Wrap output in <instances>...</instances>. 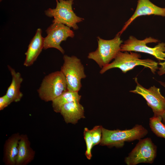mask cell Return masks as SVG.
<instances>
[{"label":"cell","instance_id":"6da1fadb","mask_svg":"<svg viewBox=\"0 0 165 165\" xmlns=\"http://www.w3.org/2000/svg\"><path fill=\"white\" fill-rule=\"evenodd\" d=\"M141 54L137 53L120 51L112 63L101 68L100 73L103 74L110 69L117 68L125 73L135 67L140 65L150 69L155 74L159 68L158 63L151 59H141Z\"/></svg>","mask_w":165,"mask_h":165},{"label":"cell","instance_id":"7a4b0ae2","mask_svg":"<svg viewBox=\"0 0 165 165\" xmlns=\"http://www.w3.org/2000/svg\"><path fill=\"white\" fill-rule=\"evenodd\" d=\"M148 133L146 129L139 125H136L132 129L124 130H110L102 127L100 144L103 146L121 147L125 142L140 140Z\"/></svg>","mask_w":165,"mask_h":165},{"label":"cell","instance_id":"3957f363","mask_svg":"<svg viewBox=\"0 0 165 165\" xmlns=\"http://www.w3.org/2000/svg\"><path fill=\"white\" fill-rule=\"evenodd\" d=\"M97 39V48L95 51L90 53L87 57L95 61L101 68L114 59L120 51L123 41L118 34L111 40L104 39L99 37Z\"/></svg>","mask_w":165,"mask_h":165},{"label":"cell","instance_id":"277c9868","mask_svg":"<svg viewBox=\"0 0 165 165\" xmlns=\"http://www.w3.org/2000/svg\"><path fill=\"white\" fill-rule=\"evenodd\" d=\"M67 90L65 78L60 70L46 76L37 91L42 100L48 102L53 101Z\"/></svg>","mask_w":165,"mask_h":165},{"label":"cell","instance_id":"5b68a950","mask_svg":"<svg viewBox=\"0 0 165 165\" xmlns=\"http://www.w3.org/2000/svg\"><path fill=\"white\" fill-rule=\"evenodd\" d=\"M63 58L64 63L60 71L65 78L67 90L78 92L82 86V79L86 77L84 67L80 60L75 56L65 55Z\"/></svg>","mask_w":165,"mask_h":165},{"label":"cell","instance_id":"8992f818","mask_svg":"<svg viewBox=\"0 0 165 165\" xmlns=\"http://www.w3.org/2000/svg\"><path fill=\"white\" fill-rule=\"evenodd\" d=\"M74 0H56L55 8H49L45 11V14L49 17H53V23H61L74 30H77V23L84 19L77 16L73 12L72 5Z\"/></svg>","mask_w":165,"mask_h":165},{"label":"cell","instance_id":"52a82bcc","mask_svg":"<svg viewBox=\"0 0 165 165\" xmlns=\"http://www.w3.org/2000/svg\"><path fill=\"white\" fill-rule=\"evenodd\" d=\"M159 42L158 39L151 37L140 40L134 36H130L121 45L120 51L144 53L153 56L159 61H164L165 59V43H159L152 48L147 45L148 43Z\"/></svg>","mask_w":165,"mask_h":165},{"label":"cell","instance_id":"ba28073f","mask_svg":"<svg viewBox=\"0 0 165 165\" xmlns=\"http://www.w3.org/2000/svg\"><path fill=\"white\" fill-rule=\"evenodd\" d=\"M156 154V147L151 139L140 140L134 148L126 157L127 165H135L141 163H152Z\"/></svg>","mask_w":165,"mask_h":165},{"label":"cell","instance_id":"9c48e42d","mask_svg":"<svg viewBox=\"0 0 165 165\" xmlns=\"http://www.w3.org/2000/svg\"><path fill=\"white\" fill-rule=\"evenodd\" d=\"M134 79L137 86L135 89L130 92L141 96L152 109L154 116H161L163 119L165 113V98L161 95L160 89L154 86L146 89L138 82L137 78Z\"/></svg>","mask_w":165,"mask_h":165},{"label":"cell","instance_id":"30bf717a","mask_svg":"<svg viewBox=\"0 0 165 165\" xmlns=\"http://www.w3.org/2000/svg\"><path fill=\"white\" fill-rule=\"evenodd\" d=\"M53 23L46 31L47 35L44 38L43 49L54 48L64 54V51L60 44L68 37L73 38L74 32L70 28L64 24Z\"/></svg>","mask_w":165,"mask_h":165},{"label":"cell","instance_id":"8fae6325","mask_svg":"<svg viewBox=\"0 0 165 165\" xmlns=\"http://www.w3.org/2000/svg\"><path fill=\"white\" fill-rule=\"evenodd\" d=\"M151 15L165 17V8L159 7L149 0H138L135 12L125 23L121 30L118 34L120 36L128 26L138 17Z\"/></svg>","mask_w":165,"mask_h":165},{"label":"cell","instance_id":"7c38bea8","mask_svg":"<svg viewBox=\"0 0 165 165\" xmlns=\"http://www.w3.org/2000/svg\"><path fill=\"white\" fill-rule=\"evenodd\" d=\"M42 33L41 29H37L29 43L25 53L26 58L24 65L26 67H29L33 64L43 49L44 38L42 37Z\"/></svg>","mask_w":165,"mask_h":165},{"label":"cell","instance_id":"4fadbf2b","mask_svg":"<svg viewBox=\"0 0 165 165\" xmlns=\"http://www.w3.org/2000/svg\"><path fill=\"white\" fill-rule=\"evenodd\" d=\"M84 109L79 101H74L64 105L60 113L67 123L75 124L78 120L85 118Z\"/></svg>","mask_w":165,"mask_h":165},{"label":"cell","instance_id":"5bb4252c","mask_svg":"<svg viewBox=\"0 0 165 165\" xmlns=\"http://www.w3.org/2000/svg\"><path fill=\"white\" fill-rule=\"evenodd\" d=\"M35 151L31 146V142L26 134L20 135L16 165H27L34 160Z\"/></svg>","mask_w":165,"mask_h":165},{"label":"cell","instance_id":"9a60e30c","mask_svg":"<svg viewBox=\"0 0 165 165\" xmlns=\"http://www.w3.org/2000/svg\"><path fill=\"white\" fill-rule=\"evenodd\" d=\"M19 133L11 135L6 140L3 148V161L6 165H16L20 138Z\"/></svg>","mask_w":165,"mask_h":165},{"label":"cell","instance_id":"2e32d148","mask_svg":"<svg viewBox=\"0 0 165 165\" xmlns=\"http://www.w3.org/2000/svg\"><path fill=\"white\" fill-rule=\"evenodd\" d=\"M8 68L12 76V82L7 90L6 94L12 102H18L21 99L23 94L20 90L21 84L23 79L20 73L16 71L9 65Z\"/></svg>","mask_w":165,"mask_h":165},{"label":"cell","instance_id":"e0dca14e","mask_svg":"<svg viewBox=\"0 0 165 165\" xmlns=\"http://www.w3.org/2000/svg\"><path fill=\"white\" fill-rule=\"evenodd\" d=\"M81 97L78 92L67 90L52 101L53 109L56 112L60 113L61 108L64 105L74 101H80Z\"/></svg>","mask_w":165,"mask_h":165},{"label":"cell","instance_id":"ac0fdd59","mask_svg":"<svg viewBox=\"0 0 165 165\" xmlns=\"http://www.w3.org/2000/svg\"><path fill=\"white\" fill-rule=\"evenodd\" d=\"M162 117L154 116L150 119L149 126L151 130L158 137L165 138V125L162 122Z\"/></svg>","mask_w":165,"mask_h":165},{"label":"cell","instance_id":"d6986e66","mask_svg":"<svg viewBox=\"0 0 165 165\" xmlns=\"http://www.w3.org/2000/svg\"><path fill=\"white\" fill-rule=\"evenodd\" d=\"M84 137L86 148L85 155L86 158L90 160L92 157L91 150L94 146L90 130L86 127L84 129Z\"/></svg>","mask_w":165,"mask_h":165},{"label":"cell","instance_id":"ffe728a7","mask_svg":"<svg viewBox=\"0 0 165 165\" xmlns=\"http://www.w3.org/2000/svg\"><path fill=\"white\" fill-rule=\"evenodd\" d=\"M102 128L101 126H96L90 130L94 146L100 144L101 142Z\"/></svg>","mask_w":165,"mask_h":165},{"label":"cell","instance_id":"44dd1931","mask_svg":"<svg viewBox=\"0 0 165 165\" xmlns=\"http://www.w3.org/2000/svg\"><path fill=\"white\" fill-rule=\"evenodd\" d=\"M12 102L7 95H5L0 97V110H2L8 106Z\"/></svg>","mask_w":165,"mask_h":165},{"label":"cell","instance_id":"7402d4cb","mask_svg":"<svg viewBox=\"0 0 165 165\" xmlns=\"http://www.w3.org/2000/svg\"><path fill=\"white\" fill-rule=\"evenodd\" d=\"M158 64L160 65V67L158 68L157 73L159 75H162L165 74V59L164 62H160Z\"/></svg>","mask_w":165,"mask_h":165},{"label":"cell","instance_id":"603a6c76","mask_svg":"<svg viewBox=\"0 0 165 165\" xmlns=\"http://www.w3.org/2000/svg\"><path fill=\"white\" fill-rule=\"evenodd\" d=\"M160 83L162 85H163L165 87V84L161 82ZM162 119L163 120V121L165 123V114L164 115V116Z\"/></svg>","mask_w":165,"mask_h":165},{"label":"cell","instance_id":"cb8c5ba5","mask_svg":"<svg viewBox=\"0 0 165 165\" xmlns=\"http://www.w3.org/2000/svg\"><path fill=\"white\" fill-rule=\"evenodd\" d=\"M2 0H0V2H1Z\"/></svg>","mask_w":165,"mask_h":165}]
</instances>
